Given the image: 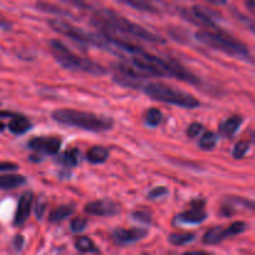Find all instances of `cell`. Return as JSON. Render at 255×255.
Returning a JSON list of instances; mask_svg holds the SVG:
<instances>
[{"mask_svg": "<svg viewBox=\"0 0 255 255\" xmlns=\"http://www.w3.org/2000/svg\"><path fill=\"white\" fill-rule=\"evenodd\" d=\"M247 223L244 222H234L229 226H219L211 228L203 237V243L207 246H216L222 243L231 237L238 236L246 232Z\"/></svg>", "mask_w": 255, "mask_h": 255, "instance_id": "7", "label": "cell"}, {"mask_svg": "<svg viewBox=\"0 0 255 255\" xmlns=\"http://www.w3.org/2000/svg\"><path fill=\"white\" fill-rule=\"evenodd\" d=\"M59 162L64 164L65 167H75L79 163V151L76 148H71L69 151L64 152L60 156Z\"/></svg>", "mask_w": 255, "mask_h": 255, "instance_id": "21", "label": "cell"}, {"mask_svg": "<svg viewBox=\"0 0 255 255\" xmlns=\"http://www.w3.org/2000/svg\"><path fill=\"white\" fill-rule=\"evenodd\" d=\"M7 128H9V131L11 132V133L19 136V134L25 133V132H27L31 128V122H30L26 117L16 115V116L12 117L11 121L9 122Z\"/></svg>", "mask_w": 255, "mask_h": 255, "instance_id": "14", "label": "cell"}, {"mask_svg": "<svg viewBox=\"0 0 255 255\" xmlns=\"http://www.w3.org/2000/svg\"><path fill=\"white\" fill-rule=\"evenodd\" d=\"M162 119H163L162 112L159 111L158 109H154V107L147 110L146 115H144V121H146V124L151 127L158 126V125L161 124Z\"/></svg>", "mask_w": 255, "mask_h": 255, "instance_id": "23", "label": "cell"}, {"mask_svg": "<svg viewBox=\"0 0 255 255\" xmlns=\"http://www.w3.org/2000/svg\"><path fill=\"white\" fill-rule=\"evenodd\" d=\"M60 146H61V139L59 137H35L27 143L30 149L42 154H56Z\"/></svg>", "mask_w": 255, "mask_h": 255, "instance_id": "10", "label": "cell"}, {"mask_svg": "<svg viewBox=\"0 0 255 255\" xmlns=\"http://www.w3.org/2000/svg\"><path fill=\"white\" fill-rule=\"evenodd\" d=\"M202 129H203V126H202L201 124H197V122H194V124H192L191 126L188 127V129H187V134L193 138V137H197L199 133H201Z\"/></svg>", "mask_w": 255, "mask_h": 255, "instance_id": "28", "label": "cell"}, {"mask_svg": "<svg viewBox=\"0 0 255 255\" xmlns=\"http://www.w3.org/2000/svg\"><path fill=\"white\" fill-rule=\"evenodd\" d=\"M26 183V178L20 174H4L0 176V189H14Z\"/></svg>", "mask_w": 255, "mask_h": 255, "instance_id": "15", "label": "cell"}, {"mask_svg": "<svg viewBox=\"0 0 255 255\" xmlns=\"http://www.w3.org/2000/svg\"><path fill=\"white\" fill-rule=\"evenodd\" d=\"M91 22L105 34L124 35V36L133 37V39L143 40V41L153 42V44H157V42L163 44L166 41L159 35L154 34V32L142 27L141 25L126 19L114 10H97L92 16Z\"/></svg>", "mask_w": 255, "mask_h": 255, "instance_id": "1", "label": "cell"}, {"mask_svg": "<svg viewBox=\"0 0 255 255\" xmlns=\"http://www.w3.org/2000/svg\"><path fill=\"white\" fill-rule=\"evenodd\" d=\"M4 128H5V125L2 124V122H0V132L4 131Z\"/></svg>", "mask_w": 255, "mask_h": 255, "instance_id": "38", "label": "cell"}, {"mask_svg": "<svg viewBox=\"0 0 255 255\" xmlns=\"http://www.w3.org/2000/svg\"><path fill=\"white\" fill-rule=\"evenodd\" d=\"M252 142H253V143L255 144V133L252 134Z\"/></svg>", "mask_w": 255, "mask_h": 255, "instance_id": "39", "label": "cell"}, {"mask_svg": "<svg viewBox=\"0 0 255 255\" xmlns=\"http://www.w3.org/2000/svg\"><path fill=\"white\" fill-rule=\"evenodd\" d=\"M207 1L214 5H224L227 2V0H207Z\"/></svg>", "mask_w": 255, "mask_h": 255, "instance_id": "36", "label": "cell"}, {"mask_svg": "<svg viewBox=\"0 0 255 255\" xmlns=\"http://www.w3.org/2000/svg\"><path fill=\"white\" fill-rule=\"evenodd\" d=\"M196 236L193 233H174L169 237V243L173 246L182 247L187 243H191L194 241Z\"/></svg>", "mask_w": 255, "mask_h": 255, "instance_id": "24", "label": "cell"}, {"mask_svg": "<svg viewBox=\"0 0 255 255\" xmlns=\"http://www.w3.org/2000/svg\"><path fill=\"white\" fill-rule=\"evenodd\" d=\"M49 49L54 59L65 69L71 70V71L85 72V74L94 75V76H101V75L106 74V69L102 65L97 64L94 60L75 54L60 40H50Z\"/></svg>", "mask_w": 255, "mask_h": 255, "instance_id": "3", "label": "cell"}, {"mask_svg": "<svg viewBox=\"0 0 255 255\" xmlns=\"http://www.w3.org/2000/svg\"><path fill=\"white\" fill-rule=\"evenodd\" d=\"M143 90L152 100L163 102V104L174 105V106L184 107V109H196L201 105L199 100H197L193 95L184 92L183 90L174 89L162 82H149L144 85Z\"/></svg>", "mask_w": 255, "mask_h": 255, "instance_id": "5", "label": "cell"}, {"mask_svg": "<svg viewBox=\"0 0 255 255\" xmlns=\"http://www.w3.org/2000/svg\"><path fill=\"white\" fill-rule=\"evenodd\" d=\"M86 158L89 159L90 163H104V162L109 158V151H107V148H105V147L102 146L91 147V148L87 151Z\"/></svg>", "mask_w": 255, "mask_h": 255, "instance_id": "18", "label": "cell"}, {"mask_svg": "<svg viewBox=\"0 0 255 255\" xmlns=\"http://www.w3.org/2000/svg\"><path fill=\"white\" fill-rule=\"evenodd\" d=\"M243 124V119L241 116H232L223 121L219 126V132L224 137H233L234 133L239 129Z\"/></svg>", "mask_w": 255, "mask_h": 255, "instance_id": "13", "label": "cell"}, {"mask_svg": "<svg viewBox=\"0 0 255 255\" xmlns=\"http://www.w3.org/2000/svg\"><path fill=\"white\" fill-rule=\"evenodd\" d=\"M226 202L231 208L237 207V208L247 209V211L255 213V201H252V199L239 196H229L226 198Z\"/></svg>", "mask_w": 255, "mask_h": 255, "instance_id": "17", "label": "cell"}, {"mask_svg": "<svg viewBox=\"0 0 255 255\" xmlns=\"http://www.w3.org/2000/svg\"><path fill=\"white\" fill-rule=\"evenodd\" d=\"M217 142H218L217 133H214L213 131H207L199 138V147L208 151V149H213L217 146Z\"/></svg>", "mask_w": 255, "mask_h": 255, "instance_id": "22", "label": "cell"}, {"mask_svg": "<svg viewBox=\"0 0 255 255\" xmlns=\"http://www.w3.org/2000/svg\"><path fill=\"white\" fill-rule=\"evenodd\" d=\"M236 16L238 17L239 21H241L242 24H243L244 26L249 30V31H252L255 35V20L254 19H252V17L247 16V15H244V14H241V12H238V11L236 12Z\"/></svg>", "mask_w": 255, "mask_h": 255, "instance_id": "26", "label": "cell"}, {"mask_svg": "<svg viewBox=\"0 0 255 255\" xmlns=\"http://www.w3.org/2000/svg\"><path fill=\"white\" fill-rule=\"evenodd\" d=\"M49 25L54 31L59 32V34L74 40L77 44L86 45V46L87 45H94V46L96 47H106L107 49L106 41H105L102 35L87 32L85 31V30L80 29V27L77 26H74L72 24H70V22L61 19H50Z\"/></svg>", "mask_w": 255, "mask_h": 255, "instance_id": "6", "label": "cell"}, {"mask_svg": "<svg viewBox=\"0 0 255 255\" xmlns=\"http://www.w3.org/2000/svg\"><path fill=\"white\" fill-rule=\"evenodd\" d=\"M196 39L202 44L208 45V46L219 50L229 56L241 57V59H247L251 56V52L246 44L234 39L224 30L219 29L218 25L197 31Z\"/></svg>", "mask_w": 255, "mask_h": 255, "instance_id": "4", "label": "cell"}, {"mask_svg": "<svg viewBox=\"0 0 255 255\" xmlns=\"http://www.w3.org/2000/svg\"><path fill=\"white\" fill-rule=\"evenodd\" d=\"M52 120L59 124L70 127L86 129V131H107L114 126V120L110 117L100 116L92 112L80 111V110L60 109L55 110L51 115Z\"/></svg>", "mask_w": 255, "mask_h": 255, "instance_id": "2", "label": "cell"}, {"mask_svg": "<svg viewBox=\"0 0 255 255\" xmlns=\"http://www.w3.org/2000/svg\"><path fill=\"white\" fill-rule=\"evenodd\" d=\"M148 232L144 228H119L112 234V239L117 246H128L146 238Z\"/></svg>", "mask_w": 255, "mask_h": 255, "instance_id": "9", "label": "cell"}, {"mask_svg": "<svg viewBox=\"0 0 255 255\" xmlns=\"http://www.w3.org/2000/svg\"><path fill=\"white\" fill-rule=\"evenodd\" d=\"M75 248L80 252V253H99V248L95 246L94 242L89 238V237H79L75 241Z\"/></svg>", "mask_w": 255, "mask_h": 255, "instance_id": "20", "label": "cell"}, {"mask_svg": "<svg viewBox=\"0 0 255 255\" xmlns=\"http://www.w3.org/2000/svg\"><path fill=\"white\" fill-rule=\"evenodd\" d=\"M133 218L138 219V221L143 222V223H148V222H151V217H149L147 213H144V212H134Z\"/></svg>", "mask_w": 255, "mask_h": 255, "instance_id": "30", "label": "cell"}, {"mask_svg": "<svg viewBox=\"0 0 255 255\" xmlns=\"http://www.w3.org/2000/svg\"><path fill=\"white\" fill-rule=\"evenodd\" d=\"M32 202H34V194H32V192H25V193L20 197L19 203H17L16 213H15L14 218L15 226H24V223L27 221V218H29L30 212H31Z\"/></svg>", "mask_w": 255, "mask_h": 255, "instance_id": "11", "label": "cell"}, {"mask_svg": "<svg viewBox=\"0 0 255 255\" xmlns=\"http://www.w3.org/2000/svg\"><path fill=\"white\" fill-rule=\"evenodd\" d=\"M75 212V207L71 204H65V206L59 207V208L54 209V211L50 213L49 221L51 223H57V222H62L64 219H66L67 217L71 216Z\"/></svg>", "mask_w": 255, "mask_h": 255, "instance_id": "19", "label": "cell"}, {"mask_svg": "<svg viewBox=\"0 0 255 255\" xmlns=\"http://www.w3.org/2000/svg\"><path fill=\"white\" fill-rule=\"evenodd\" d=\"M87 226V219L84 217H77L74 221L71 222V231L77 233V232H81L86 228Z\"/></svg>", "mask_w": 255, "mask_h": 255, "instance_id": "27", "label": "cell"}, {"mask_svg": "<svg viewBox=\"0 0 255 255\" xmlns=\"http://www.w3.org/2000/svg\"><path fill=\"white\" fill-rule=\"evenodd\" d=\"M22 244H24V238H22L20 234H17V236L15 237V239H14V247L17 249V251H20V249H21V247H22Z\"/></svg>", "mask_w": 255, "mask_h": 255, "instance_id": "33", "label": "cell"}, {"mask_svg": "<svg viewBox=\"0 0 255 255\" xmlns=\"http://www.w3.org/2000/svg\"><path fill=\"white\" fill-rule=\"evenodd\" d=\"M65 2H69V4L75 5V6L79 7H89V4H87L85 0H62Z\"/></svg>", "mask_w": 255, "mask_h": 255, "instance_id": "32", "label": "cell"}, {"mask_svg": "<svg viewBox=\"0 0 255 255\" xmlns=\"http://www.w3.org/2000/svg\"><path fill=\"white\" fill-rule=\"evenodd\" d=\"M0 27H2V29H9L10 26L6 21H4V20H0Z\"/></svg>", "mask_w": 255, "mask_h": 255, "instance_id": "37", "label": "cell"}, {"mask_svg": "<svg viewBox=\"0 0 255 255\" xmlns=\"http://www.w3.org/2000/svg\"><path fill=\"white\" fill-rule=\"evenodd\" d=\"M248 151H249V142L241 141L236 144V147H234L233 157L237 159H241L246 156Z\"/></svg>", "mask_w": 255, "mask_h": 255, "instance_id": "25", "label": "cell"}, {"mask_svg": "<svg viewBox=\"0 0 255 255\" xmlns=\"http://www.w3.org/2000/svg\"><path fill=\"white\" fill-rule=\"evenodd\" d=\"M19 168L16 163H11V162H0V172L4 171H16Z\"/></svg>", "mask_w": 255, "mask_h": 255, "instance_id": "29", "label": "cell"}, {"mask_svg": "<svg viewBox=\"0 0 255 255\" xmlns=\"http://www.w3.org/2000/svg\"><path fill=\"white\" fill-rule=\"evenodd\" d=\"M207 218V213L204 211V202L197 201L192 204L191 209L183 212L178 216V221L187 224L202 223Z\"/></svg>", "mask_w": 255, "mask_h": 255, "instance_id": "12", "label": "cell"}, {"mask_svg": "<svg viewBox=\"0 0 255 255\" xmlns=\"http://www.w3.org/2000/svg\"><path fill=\"white\" fill-rule=\"evenodd\" d=\"M116 1L122 2L125 5H128V6L133 7V9L139 10V11H144V12H158V7L153 4L149 0H116Z\"/></svg>", "mask_w": 255, "mask_h": 255, "instance_id": "16", "label": "cell"}, {"mask_svg": "<svg viewBox=\"0 0 255 255\" xmlns=\"http://www.w3.org/2000/svg\"><path fill=\"white\" fill-rule=\"evenodd\" d=\"M85 212L90 216L111 217L116 216L121 212V206L111 199H100V201L87 203L85 207Z\"/></svg>", "mask_w": 255, "mask_h": 255, "instance_id": "8", "label": "cell"}, {"mask_svg": "<svg viewBox=\"0 0 255 255\" xmlns=\"http://www.w3.org/2000/svg\"><path fill=\"white\" fill-rule=\"evenodd\" d=\"M166 193H167L166 188H163V187H158V188H156V189H153V191L149 192L148 197L149 198H157V197L164 196Z\"/></svg>", "mask_w": 255, "mask_h": 255, "instance_id": "31", "label": "cell"}, {"mask_svg": "<svg viewBox=\"0 0 255 255\" xmlns=\"http://www.w3.org/2000/svg\"><path fill=\"white\" fill-rule=\"evenodd\" d=\"M246 5L249 11L255 15V0H246Z\"/></svg>", "mask_w": 255, "mask_h": 255, "instance_id": "34", "label": "cell"}, {"mask_svg": "<svg viewBox=\"0 0 255 255\" xmlns=\"http://www.w3.org/2000/svg\"><path fill=\"white\" fill-rule=\"evenodd\" d=\"M16 116L15 114H12V112L10 111H0V119H5V117H14Z\"/></svg>", "mask_w": 255, "mask_h": 255, "instance_id": "35", "label": "cell"}]
</instances>
